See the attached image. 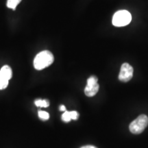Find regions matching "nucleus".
<instances>
[{"instance_id":"f8f14e48","label":"nucleus","mask_w":148,"mask_h":148,"mask_svg":"<svg viewBox=\"0 0 148 148\" xmlns=\"http://www.w3.org/2000/svg\"><path fill=\"white\" fill-rule=\"evenodd\" d=\"M97 81H98L97 77L96 76H94V75H92V76H90L89 78L87 79V84H86V85L95 84L97 83Z\"/></svg>"},{"instance_id":"f257e3e1","label":"nucleus","mask_w":148,"mask_h":148,"mask_svg":"<svg viewBox=\"0 0 148 148\" xmlns=\"http://www.w3.org/2000/svg\"><path fill=\"white\" fill-rule=\"evenodd\" d=\"M54 57L51 51L44 50L36 56L34 60V67L36 70H42L47 67L53 62Z\"/></svg>"},{"instance_id":"9b49d317","label":"nucleus","mask_w":148,"mask_h":148,"mask_svg":"<svg viewBox=\"0 0 148 148\" xmlns=\"http://www.w3.org/2000/svg\"><path fill=\"white\" fill-rule=\"evenodd\" d=\"M62 121L64 122H69L71 121V114H70V112L69 111H64V113L62 114Z\"/></svg>"},{"instance_id":"39448f33","label":"nucleus","mask_w":148,"mask_h":148,"mask_svg":"<svg viewBox=\"0 0 148 148\" xmlns=\"http://www.w3.org/2000/svg\"><path fill=\"white\" fill-rule=\"evenodd\" d=\"M99 88V86L98 83L93 85H86L84 88V93L88 97H93L98 92Z\"/></svg>"},{"instance_id":"423d86ee","label":"nucleus","mask_w":148,"mask_h":148,"mask_svg":"<svg viewBox=\"0 0 148 148\" xmlns=\"http://www.w3.org/2000/svg\"><path fill=\"white\" fill-rule=\"evenodd\" d=\"M0 75L9 80L12 78V69L8 65H4L1 67V70H0Z\"/></svg>"},{"instance_id":"20e7f679","label":"nucleus","mask_w":148,"mask_h":148,"mask_svg":"<svg viewBox=\"0 0 148 148\" xmlns=\"http://www.w3.org/2000/svg\"><path fill=\"white\" fill-rule=\"evenodd\" d=\"M133 76V68L128 63H123L121 65L119 74V79L123 82H127Z\"/></svg>"},{"instance_id":"ddd939ff","label":"nucleus","mask_w":148,"mask_h":148,"mask_svg":"<svg viewBox=\"0 0 148 148\" xmlns=\"http://www.w3.org/2000/svg\"><path fill=\"white\" fill-rule=\"evenodd\" d=\"M70 114H71V119L77 120L79 117V113L77 111H70Z\"/></svg>"},{"instance_id":"7ed1b4c3","label":"nucleus","mask_w":148,"mask_h":148,"mask_svg":"<svg viewBox=\"0 0 148 148\" xmlns=\"http://www.w3.org/2000/svg\"><path fill=\"white\" fill-rule=\"evenodd\" d=\"M148 125V117L145 114H140L130 124V131L134 134H140Z\"/></svg>"},{"instance_id":"6e6552de","label":"nucleus","mask_w":148,"mask_h":148,"mask_svg":"<svg viewBox=\"0 0 148 148\" xmlns=\"http://www.w3.org/2000/svg\"><path fill=\"white\" fill-rule=\"evenodd\" d=\"M21 1V0H8L7 1L6 5L9 8L15 10L17 5Z\"/></svg>"},{"instance_id":"2eb2a0df","label":"nucleus","mask_w":148,"mask_h":148,"mask_svg":"<svg viewBox=\"0 0 148 148\" xmlns=\"http://www.w3.org/2000/svg\"><path fill=\"white\" fill-rule=\"evenodd\" d=\"M60 110L61 111H64H64H66V107L63 106V105H62V106L60 107Z\"/></svg>"},{"instance_id":"0eeeda50","label":"nucleus","mask_w":148,"mask_h":148,"mask_svg":"<svg viewBox=\"0 0 148 148\" xmlns=\"http://www.w3.org/2000/svg\"><path fill=\"white\" fill-rule=\"evenodd\" d=\"M34 103L36 106L43 108H47L49 106V101L47 99H36L35 100Z\"/></svg>"},{"instance_id":"9d476101","label":"nucleus","mask_w":148,"mask_h":148,"mask_svg":"<svg viewBox=\"0 0 148 148\" xmlns=\"http://www.w3.org/2000/svg\"><path fill=\"white\" fill-rule=\"evenodd\" d=\"M38 115L42 120H47L49 119V114L45 111L39 110L38 112Z\"/></svg>"},{"instance_id":"1a4fd4ad","label":"nucleus","mask_w":148,"mask_h":148,"mask_svg":"<svg viewBox=\"0 0 148 148\" xmlns=\"http://www.w3.org/2000/svg\"><path fill=\"white\" fill-rule=\"evenodd\" d=\"M8 81L9 80H8V79H5L4 77L0 75V90L5 89L8 86Z\"/></svg>"},{"instance_id":"4468645a","label":"nucleus","mask_w":148,"mask_h":148,"mask_svg":"<svg viewBox=\"0 0 148 148\" xmlns=\"http://www.w3.org/2000/svg\"><path fill=\"white\" fill-rule=\"evenodd\" d=\"M80 148H97L95 146H92V145H86V146H83V147H80Z\"/></svg>"},{"instance_id":"f03ea898","label":"nucleus","mask_w":148,"mask_h":148,"mask_svg":"<svg viewBox=\"0 0 148 148\" xmlns=\"http://www.w3.org/2000/svg\"><path fill=\"white\" fill-rule=\"evenodd\" d=\"M132 21V15L127 10H121L115 12L112 17V24L116 27L128 25Z\"/></svg>"}]
</instances>
